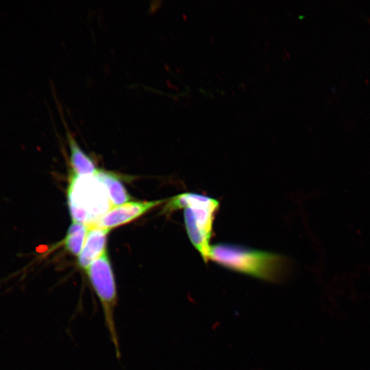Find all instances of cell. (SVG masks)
I'll use <instances>...</instances> for the list:
<instances>
[{"instance_id":"obj_8","label":"cell","mask_w":370,"mask_h":370,"mask_svg":"<svg viewBox=\"0 0 370 370\" xmlns=\"http://www.w3.org/2000/svg\"><path fill=\"white\" fill-rule=\"evenodd\" d=\"M95 175L106 188L113 206L123 204L130 199L125 186L116 175L103 170L97 171Z\"/></svg>"},{"instance_id":"obj_7","label":"cell","mask_w":370,"mask_h":370,"mask_svg":"<svg viewBox=\"0 0 370 370\" xmlns=\"http://www.w3.org/2000/svg\"><path fill=\"white\" fill-rule=\"evenodd\" d=\"M66 138L70 148V163L74 174L78 176L93 175L97 172V167L92 158L87 155L79 146L76 140L69 131V127L62 118Z\"/></svg>"},{"instance_id":"obj_2","label":"cell","mask_w":370,"mask_h":370,"mask_svg":"<svg viewBox=\"0 0 370 370\" xmlns=\"http://www.w3.org/2000/svg\"><path fill=\"white\" fill-rule=\"evenodd\" d=\"M219 208V202L216 199L195 193L177 195L164 208L166 212L184 209L189 240L206 263L209 260L213 222Z\"/></svg>"},{"instance_id":"obj_4","label":"cell","mask_w":370,"mask_h":370,"mask_svg":"<svg viewBox=\"0 0 370 370\" xmlns=\"http://www.w3.org/2000/svg\"><path fill=\"white\" fill-rule=\"evenodd\" d=\"M84 271L101 304L107 330L116 355L119 358L121 352L114 319L118 293L114 275L106 251Z\"/></svg>"},{"instance_id":"obj_1","label":"cell","mask_w":370,"mask_h":370,"mask_svg":"<svg viewBox=\"0 0 370 370\" xmlns=\"http://www.w3.org/2000/svg\"><path fill=\"white\" fill-rule=\"evenodd\" d=\"M209 260L230 270L269 281L282 280L289 269L288 260L280 254L228 243L211 245Z\"/></svg>"},{"instance_id":"obj_9","label":"cell","mask_w":370,"mask_h":370,"mask_svg":"<svg viewBox=\"0 0 370 370\" xmlns=\"http://www.w3.org/2000/svg\"><path fill=\"white\" fill-rule=\"evenodd\" d=\"M88 231L86 225L73 221L63 241L65 249L73 255H79L84 247Z\"/></svg>"},{"instance_id":"obj_6","label":"cell","mask_w":370,"mask_h":370,"mask_svg":"<svg viewBox=\"0 0 370 370\" xmlns=\"http://www.w3.org/2000/svg\"><path fill=\"white\" fill-rule=\"evenodd\" d=\"M110 230L95 226L88 227L84 247L78 256V264L85 270L106 251L108 234Z\"/></svg>"},{"instance_id":"obj_5","label":"cell","mask_w":370,"mask_h":370,"mask_svg":"<svg viewBox=\"0 0 370 370\" xmlns=\"http://www.w3.org/2000/svg\"><path fill=\"white\" fill-rule=\"evenodd\" d=\"M163 201L164 200L130 201L112 206L96 222L88 227L95 226L110 230L138 218Z\"/></svg>"},{"instance_id":"obj_3","label":"cell","mask_w":370,"mask_h":370,"mask_svg":"<svg viewBox=\"0 0 370 370\" xmlns=\"http://www.w3.org/2000/svg\"><path fill=\"white\" fill-rule=\"evenodd\" d=\"M68 205L73 221L90 226L113 206L106 188L95 176L71 175Z\"/></svg>"}]
</instances>
